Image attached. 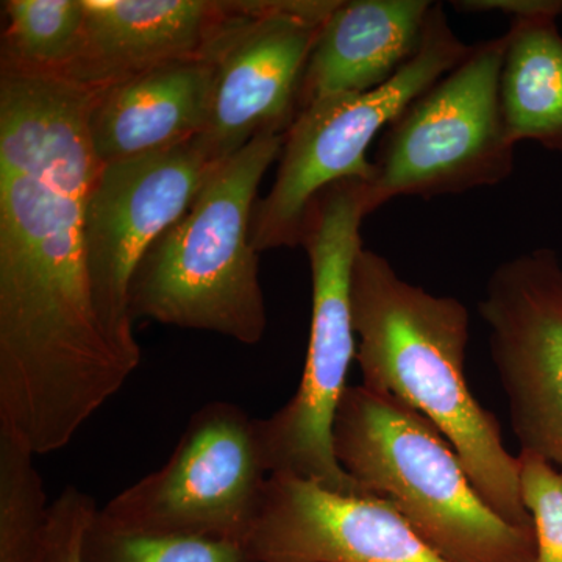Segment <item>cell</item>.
<instances>
[{
  "mask_svg": "<svg viewBox=\"0 0 562 562\" xmlns=\"http://www.w3.org/2000/svg\"><path fill=\"white\" fill-rule=\"evenodd\" d=\"M91 92L0 72V428L57 452L135 369L95 313L85 217Z\"/></svg>",
  "mask_w": 562,
  "mask_h": 562,
  "instance_id": "6da1fadb",
  "label": "cell"
},
{
  "mask_svg": "<svg viewBox=\"0 0 562 562\" xmlns=\"http://www.w3.org/2000/svg\"><path fill=\"white\" fill-rule=\"evenodd\" d=\"M350 297L362 386L424 414L452 443L487 505L506 522L535 532L519 458L506 450L497 417L480 405L465 379L468 306L402 279L386 257L366 247L355 260Z\"/></svg>",
  "mask_w": 562,
  "mask_h": 562,
  "instance_id": "7a4b0ae2",
  "label": "cell"
},
{
  "mask_svg": "<svg viewBox=\"0 0 562 562\" xmlns=\"http://www.w3.org/2000/svg\"><path fill=\"white\" fill-rule=\"evenodd\" d=\"M284 135L261 133L211 166L190 210L147 250L128 290L132 321L217 333L255 346L268 327L250 227Z\"/></svg>",
  "mask_w": 562,
  "mask_h": 562,
  "instance_id": "3957f363",
  "label": "cell"
},
{
  "mask_svg": "<svg viewBox=\"0 0 562 562\" xmlns=\"http://www.w3.org/2000/svg\"><path fill=\"white\" fill-rule=\"evenodd\" d=\"M333 452L351 480L387 498L443 560L538 562L535 532L487 505L452 443L406 403L362 384L347 387Z\"/></svg>",
  "mask_w": 562,
  "mask_h": 562,
  "instance_id": "277c9868",
  "label": "cell"
},
{
  "mask_svg": "<svg viewBox=\"0 0 562 562\" xmlns=\"http://www.w3.org/2000/svg\"><path fill=\"white\" fill-rule=\"evenodd\" d=\"M368 216L362 181H336L310 203L301 246L313 281L312 330L305 368L290 402L257 419L269 475H292L347 495H372L351 480L333 452V424L342 401L357 336L351 321V272Z\"/></svg>",
  "mask_w": 562,
  "mask_h": 562,
  "instance_id": "5b68a950",
  "label": "cell"
},
{
  "mask_svg": "<svg viewBox=\"0 0 562 562\" xmlns=\"http://www.w3.org/2000/svg\"><path fill=\"white\" fill-rule=\"evenodd\" d=\"M503 54V35L472 44L460 65L391 122L362 181L368 216L394 199L464 194L512 177L516 144L498 94Z\"/></svg>",
  "mask_w": 562,
  "mask_h": 562,
  "instance_id": "8992f818",
  "label": "cell"
},
{
  "mask_svg": "<svg viewBox=\"0 0 562 562\" xmlns=\"http://www.w3.org/2000/svg\"><path fill=\"white\" fill-rule=\"evenodd\" d=\"M472 44L458 38L441 3H432L416 57L360 94L331 95L299 111L284 133L276 180L258 199L250 238L258 251L297 247L310 203L336 181L371 177L369 146L422 92L460 65Z\"/></svg>",
  "mask_w": 562,
  "mask_h": 562,
  "instance_id": "52a82bcc",
  "label": "cell"
},
{
  "mask_svg": "<svg viewBox=\"0 0 562 562\" xmlns=\"http://www.w3.org/2000/svg\"><path fill=\"white\" fill-rule=\"evenodd\" d=\"M269 476L257 419L235 403L211 402L192 414L168 462L111 498L98 517L136 535L246 546Z\"/></svg>",
  "mask_w": 562,
  "mask_h": 562,
  "instance_id": "ba28073f",
  "label": "cell"
},
{
  "mask_svg": "<svg viewBox=\"0 0 562 562\" xmlns=\"http://www.w3.org/2000/svg\"><path fill=\"white\" fill-rule=\"evenodd\" d=\"M338 0H235L202 57L213 66L209 121L199 147L214 165L261 133H284L322 24Z\"/></svg>",
  "mask_w": 562,
  "mask_h": 562,
  "instance_id": "9c48e42d",
  "label": "cell"
},
{
  "mask_svg": "<svg viewBox=\"0 0 562 562\" xmlns=\"http://www.w3.org/2000/svg\"><path fill=\"white\" fill-rule=\"evenodd\" d=\"M211 162L198 140L101 165L85 217L92 302L103 331L133 369L140 347L128 312L133 273L147 250L190 210Z\"/></svg>",
  "mask_w": 562,
  "mask_h": 562,
  "instance_id": "30bf717a",
  "label": "cell"
},
{
  "mask_svg": "<svg viewBox=\"0 0 562 562\" xmlns=\"http://www.w3.org/2000/svg\"><path fill=\"white\" fill-rule=\"evenodd\" d=\"M479 313L520 452L562 473V262L536 249L502 262Z\"/></svg>",
  "mask_w": 562,
  "mask_h": 562,
  "instance_id": "8fae6325",
  "label": "cell"
},
{
  "mask_svg": "<svg viewBox=\"0 0 562 562\" xmlns=\"http://www.w3.org/2000/svg\"><path fill=\"white\" fill-rule=\"evenodd\" d=\"M247 552L257 562H449L387 498L271 475Z\"/></svg>",
  "mask_w": 562,
  "mask_h": 562,
  "instance_id": "7c38bea8",
  "label": "cell"
},
{
  "mask_svg": "<svg viewBox=\"0 0 562 562\" xmlns=\"http://www.w3.org/2000/svg\"><path fill=\"white\" fill-rule=\"evenodd\" d=\"M79 46L58 79L95 92L202 57L233 0H83Z\"/></svg>",
  "mask_w": 562,
  "mask_h": 562,
  "instance_id": "4fadbf2b",
  "label": "cell"
},
{
  "mask_svg": "<svg viewBox=\"0 0 562 562\" xmlns=\"http://www.w3.org/2000/svg\"><path fill=\"white\" fill-rule=\"evenodd\" d=\"M213 66L205 57L160 66L91 92L88 133L101 165L171 149L202 135Z\"/></svg>",
  "mask_w": 562,
  "mask_h": 562,
  "instance_id": "5bb4252c",
  "label": "cell"
},
{
  "mask_svg": "<svg viewBox=\"0 0 562 562\" xmlns=\"http://www.w3.org/2000/svg\"><path fill=\"white\" fill-rule=\"evenodd\" d=\"M430 0H338L303 72L299 111L331 95L375 90L416 57Z\"/></svg>",
  "mask_w": 562,
  "mask_h": 562,
  "instance_id": "9a60e30c",
  "label": "cell"
},
{
  "mask_svg": "<svg viewBox=\"0 0 562 562\" xmlns=\"http://www.w3.org/2000/svg\"><path fill=\"white\" fill-rule=\"evenodd\" d=\"M554 16L512 18L501 70L503 122L513 143L562 154V35Z\"/></svg>",
  "mask_w": 562,
  "mask_h": 562,
  "instance_id": "2e32d148",
  "label": "cell"
},
{
  "mask_svg": "<svg viewBox=\"0 0 562 562\" xmlns=\"http://www.w3.org/2000/svg\"><path fill=\"white\" fill-rule=\"evenodd\" d=\"M2 9L0 72L58 76L79 46L83 0H7Z\"/></svg>",
  "mask_w": 562,
  "mask_h": 562,
  "instance_id": "e0dca14e",
  "label": "cell"
},
{
  "mask_svg": "<svg viewBox=\"0 0 562 562\" xmlns=\"http://www.w3.org/2000/svg\"><path fill=\"white\" fill-rule=\"evenodd\" d=\"M35 457L0 428V562H43L50 503Z\"/></svg>",
  "mask_w": 562,
  "mask_h": 562,
  "instance_id": "ac0fdd59",
  "label": "cell"
},
{
  "mask_svg": "<svg viewBox=\"0 0 562 562\" xmlns=\"http://www.w3.org/2000/svg\"><path fill=\"white\" fill-rule=\"evenodd\" d=\"M99 513V512H98ZM81 562H257L241 543L111 528L98 514L81 543Z\"/></svg>",
  "mask_w": 562,
  "mask_h": 562,
  "instance_id": "d6986e66",
  "label": "cell"
},
{
  "mask_svg": "<svg viewBox=\"0 0 562 562\" xmlns=\"http://www.w3.org/2000/svg\"><path fill=\"white\" fill-rule=\"evenodd\" d=\"M520 491L535 525L538 562H562V473L528 452L519 457Z\"/></svg>",
  "mask_w": 562,
  "mask_h": 562,
  "instance_id": "ffe728a7",
  "label": "cell"
},
{
  "mask_svg": "<svg viewBox=\"0 0 562 562\" xmlns=\"http://www.w3.org/2000/svg\"><path fill=\"white\" fill-rule=\"evenodd\" d=\"M99 508L87 492L68 486L50 503L43 562H81V543Z\"/></svg>",
  "mask_w": 562,
  "mask_h": 562,
  "instance_id": "44dd1931",
  "label": "cell"
},
{
  "mask_svg": "<svg viewBox=\"0 0 562 562\" xmlns=\"http://www.w3.org/2000/svg\"><path fill=\"white\" fill-rule=\"evenodd\" d=\"M454 9L465 13L501 11L509 18L554 16L562 14V0H460L452 2Z\"/></svg>",
  "mask_w": 562,
  "mask_h": 562,
  "instance_id": "7402d4cb",
  "label": "cell"
}]
</instances>
